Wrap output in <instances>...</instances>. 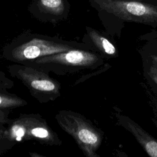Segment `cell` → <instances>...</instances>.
<instances>
[{"instance_id":"obj_5","label":"cell","mask_w":157,"mask_h":157,"mask_svg":"<svg viewBox=\"0 0 157 157\" xmlns=\"http://www.w3.org/2000/svg\"><path fill=\"white\" fill-rule=\"evenodd\" d=\"M9 138L15 142L35 140L49 146H60L62 140L39 113H20L6 124Z\"/></svg>"},{"instance_id":"obj_6","label":"cell","mask_w":157,"mask_h":157,"mask_svg":"<svg viewBox=\"0 0 157 157\" xmlns=\"http://www.w3.org/2000/svg\"><path fill=\"white\" fill-rule=\"evenodd\" d=\"M10 76L19 80L30 94L40 104L53 101L61 95V83L48 73L23 63H13L7 66Z\"/></svg>"},{"instance_id":"obj_9","label":"cell","mask_w":157,"mask_h":157,"mask_svg":"<svg viewBox=\"0 0 157 157\" xmlns=\"http://www.w3.org/2000/svg\"><path fill=\"white\" fill-rule=\"evenodd\" d=\"M28 102L23 98L9 92H0V109H15L23 107Z\"/></svg>"},{"instance_id":"obj_11","label":"cell","mask_w":157,"mask_h":157,"mask_svg":"<svg viewBox=\"0 0 157 157\" xmlns=\"http://www.w3.org/2000/svg\"><path fill=\"white\" fill-rule=\"evenodd\" d=\"M16 144L8 137L6 126H0V155L7 152Z\"/></svg>"},{"instance_id":"obj_2","label":"cell","mask_w":157,"mask_h":157,"mask_svg":"<svg viewBox=\"0 0 157 157\" xmlns=\"http://www.w3.org/2000/svg\"><path fill=\"white\" fill-rule=\"evenodd\" d=\"M102 62L100 55L85 49H73L69 51L42 56L23 63L46 72L58 75L74 74L93 69Z\"/></svg>"},{"instance_id":"obj_13","label":"cell","mask_w":157,"mask_h":157,"mask_svg":"<svg viewBox=\"0 0 157 157\" xmlns=\"http://www.w3.org/2000/svg\"><path fill=\"white\" fill-rule=\"evenodd\" d=\"M10 109H0V126L6 125L9 120Z\"/></svg>"},{"instance_id":"obj_3","label":"cell","mask_w":157,"mask_h":157,"mask_svg":"<svg viewBox=\"0 0 157 157\" xmlns=\"http://www.w3.org/2000/svg\"><path fill=\"white\" fill-rule=\"evenodd\" d=\"M93 4L101 13L119 21L157 26V0H93Z\"/></svg>"},{"instance_id":"obj_16","label":"cell","mask_w":157,"mask_h":157,"mask_svg":"<svg viewBox=\"0 0 157 157\" xmlns=\"http://www.w3.org/2000/svg\"><path fill=\"white\" fill-rule=\"evenodd\" d=\"M151 58L153 61V64L157 67V55H152Z\"/></svg>"},{"instance_id":"obj_15","label":"cell","mask_w":157,"mask_h":157,"mask_svg":"<svg viewBox=\"0 0 157 157\" xmlns=\"http://www.w3.org/2000/svg\"><path fill=\"white\" fill-rule=\"evenodd\" d=\"M29 153L30 156H32V157H42V156L45 157V156H44L42 155H40V154H39V153H36V152H32V153L29 152Z\"/></svg>"},{"instance_id":"obj_7","label":"cell","mask_w":157,"mask_h":157,"mask_svg":"<svg viewBox=\"0 0 157 157\" xmlns=\"http://www.w3.org/2000/svg\"><path fill=\"white\" fill-rule=\"evenodd\" d=\"M123 126L130 131L141 145L147 153L151 157H157V140L149 135L134 121L126 117L120 118Z\"/></svg>"},{"instance_id":"obj_10","label":"cell","mask_w":157,"mask_h":157,"mask_svg":"<svg viewBox=\"0 0 157 157\" xmlns=\"http://www.w3.org/2000/svg\"><path fill=\"white\" fill-rule=\"evenodd\" d=\"M40 6L46 12L60 15L64 10L63 0H40Z\"/></svg>"},{"instance_id":"obj_17","label":"cell","mask_w":157,"mask_h":157,"mask_svg":"<svg viewBox=\"0 0 157 157\" xmlns=\"http://www.w3.org/2000/svg\"><path fill=\"white\" fill-rule=\"evenodd\" d=\"M128 1H142V0H128Z\"/></svg>"},{"instance_id":"obj_12","label":"cell","mask_w":157,"mask_h":157,"mask_svg":"<svg viewBox=\"0 0 157 157\" xmlns=\"http://www.w3.org/2000/svg\"><path fill=\"white\" fill-rule=\"evenodd\" d=\"M13 86V82L8 78L4 72L0 71V92H8Z\"/></svg>"},{"instance_id":"obj_4","label":"cell","mask_w":157,"mask_h":157,"mask_svg":"<svg viewBox=\"0 0 157 157\" xmlns=\"http://www.w3.org/2000/svg\"><path fill=\"white\" fill-rule=\"evenodd\" d=\"M55 120L64 131L70 135L86 157H99L96 153L102 140V132L78 112L59 110Z\"/></svg>"},{"instance_id":"obj_8","label":"cell","mask_w":157,"mask_h":157,"mask_svg":"<svg viewBox=\"0 0 157 157\" xmlns=\"http://www.w3.org/2000/svg\"><path fill=\"white\" fill-rule=\"evenodd\" d=\"M87 37L91 43L101 53L109 55H115L117 50L110 40L96 29L86 27Z\"/></svg>"},{"instance_id":"obj_1","label":"cell","mask_w":157,"mask_h":157,"mask_svg":"<svg viewBox=\"0 0 157 157\" xmlns=\"http://www.w3.org/2000/svg\"><path fill=\"white\" fill-rule=\"evenodd\" d=\"M73 49L90 50L88 45L84 42L68 41L57 37L26 33L7 44L2 49L1 56L12 63H23Z\"/></svg>"},{"instance_id":"obj_14","label":"cell","mask_w":157,"mask_h":157,"mask_svg":"<svg viewBox=\"0 0 157 157\" xmlns=\"http://www.w3.org/2000/svg\"><path fill=\"white\" fill-rule=\"evenodd\" d=\"M148 75L150 78L157 84V67L155 65H152L149 69Z\"/></svg>"}]
</instances>
